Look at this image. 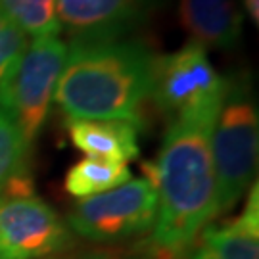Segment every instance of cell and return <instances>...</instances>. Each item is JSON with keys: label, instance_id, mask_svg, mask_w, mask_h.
I'll list each match as a JSON object with an SVG mask.
<instances>
[{"label": "cell", "instance_id": "obj_1", "mask_svg": "<svg viewBox=\"0 0 259 259\" xmlns=\"http://www.w3.org/2000/svg\"><path fill=\"white\" fill-rule=\"evenodd\" d=\"M219 111L171 121L157 159L142 165L157 192V215L148 244L161 257H185L198 234L217 217L211 135Z\"/></svg>", "mask_w": 259, "mask_h": 259}, {"label": "cell", "instance_id": "obj_2", "mask_svg": "<svg viewBox=\"0 0 259 259\" xmlns=\"http://www.w3.org/2000/svg\"><path fill=\"white\" fill-rule=\"evenodd\" d=\"M156 56L137 40H93L67 47L56 84V104L71 121L121 119L140 123L152 93Z\"/></svg>", "mask_w": 259, "mask_h": 259}, {"label": "cell", "instance_id": "obj_3", "mask_svg": "<svg viewBox=\"0 0 259 259\" xmlns=\"http://www.w3.org/2000/svg\"><path fill=\"white\" fill-rule=\"evenodd\" d=\"M259 117L246 79H227L225 98L211 135L217 215L229 211L248 190L257 165Z\"/></svg>", "mask_w": 259, "mask_h": 259}, {"label": "cell", "instance_id": "obj_4", "mask_svg": "<svg viewBox=\"0 0 259 259\" xmlns=\"http://www.w3.org/2000/svg\"><path fill=\"white\" fill-rule=\"evenodd\" d=\"M225 89L227 79L217 73L205 48L194 40L154 60L150 96L171 121L190 113L221 110Z\"/></svg>", "mask_w": 259, "mask_h": 259}, {"label": "cell", "instance_id": "obj_5", "mask_svg": "<svg viewBox=\"0 0 259 259\" xmlns=\"http://www.w3.org/2000/svg\"><path fill=\"white\" fill-rule=\"evenodd\" d=\"M156 215L157 192L142 177L102 194L83 198L69 215V225L87 240L115 242L150 231Z\"/></svg>", "mask_w": 259, "mask_h": 259}, {"label": "cell", "instance_id": "obj_6", "mask_svg": "<svg viewBox=\"0 0 259 259\" xmlns=\"http://www.w3.org/2000/svg\"><path fill=\"white\" fill-rule=\"evenodd\" d=\"M65 56L67 45L60 37L33 38L10 84L6 106L29 146L48 117Z\"/></svg>", "mask_w": 259, "mask_h": 259}, {"label": "cell", "instance_id": "obj_7", "mask_svg": "<svg viewBox=\"0 0 259 259\" xmlns=\"http://www.w3.org/2000/svg\"><path fill=\"white\" fill-rule=\"evenodd\" d=\"M69 242L65 223L47 202L0 192V259H45Z\"/></svg>", "mask_w": 259, "mask_h": 259}, {"label": "cell", "instance_id": "obj_8", "mask_svg": "<svg viewBox=\"0 0 259 259\" xmlns=\"http://www.w3.org/2000/svg\"><path fill=\"white\" fill-rule=\"evenodd\" d=\"M157 0H56L60 31L73 42L117 40L148 16Z\"/></svg>", "mask_w": 259, "mask_h": 259}, {"label": "cell", "instance_id": "obj_9", "mask_svg": "<svg viewBox=\"0 0 259 259\" xmlns=\"http://www.w3.org/2000/svg\"><path fill=\"white\" fill-rule=\"evenodd\" d=\"M192 248V259H259L257 185L251 188L238 219L205 227Z\"/></svg>", "mask_w": 259, "mask_h": 259}, {"label": "cell", "instance_id": "obj_10", "mask_svg": "<svg viewBox=\"0 0 259 259\" xmlns=\"http://www.w3.org/2000/svg\"><path fill=\"white\" fill-rule=\"evenodd\" d=\"M179 19L204 48L236 47L244 23L234 0H179Z\"/></svg>", "mask_w": 259, "mask_h": 259}, {"label": "cell", "instance_id": "obj_11", "mask_svg": "<svg viewBox=\"0 0 259 259\" xmlns=\"http://www.w3.org/2000/svg\"><path fill=\"white\" fill-rule=\"evenodd\" d=\"M75 148L89 157L129 163L139 157V125L121 119H77L69 123Z\"/></svg>", "mask_w": 259, "mask_h": 259}, {"label": "cell", "instance_id": "obj_12", "mask_svg": "<svg viewBox=\"0 0 259 259\" xmlns=\"http://www.w3.org/2000/svg\"><path fill=\"white\" fill-rule=\"evenodd\" d=\"M131 179L133 175L127 163L100 159V157H84L67 171L65 190L73 198L83 200V198L108 192Z\"/></svg>", "mask_w": 259, "mask_h": 259}, {"label": "cell", "instance_id": "obj_13", "mask_svg": "<svg viewBox=\"0 0 259 259\" xmlns=\"http://www.w3.org/2000/svg\"><path fill=\"white\" fill-rule=\"evenodd\" d=\"M0 4L25 35L38 38L58 37L62 33L56 0H0Z\"/></svg>", "mask_w": 259, "mask_h": 259}, {"label": "cell", "instance_id": "obj_14", "mask_svg": "<svg viewBox=\"0 0 259 259\" xmlns=\"http://www.w3.org/2000/svg\"><path fill=\"white\" fill-rule=\"evenodd\" d=\"M27 50V35L16 25L0 4V102L6 106L10 84ZM8 110V106H6Z\"/></svg>", "mask_w": 259, "mask_h": 259}, {"label": "cell", "instance_id": "obj_15", "mask_svg": "<svg viewBox=\"0 0 259 259\" xmlns=\"http://www.w3.org/2000/svg\"><path fill=\"white\" fill-rule=\"evenodd\" d=\"M29 146L19 127L16 125L10 111L0 115V190L8 185L16 175L27 171L25 159Z\"/></svg>", "mask_w": 259, "mask_h": 259}, {"label": "cell", "instance_id": "obj_16", "mask_svg": "<svg viewBox=\"0 0 259 259\" xmlns=\"http://www.w3.org/2000/svg\"><path fill=\"white\" fill-rule=\"evenodd\" d=\"M244 8L248 12V16L253 19V23H259V0H244Z\"/></svg>", "mask_w": 259, "mask_h": 259}, {"label": "cell", "instance_id": "obj_17", "mask_svg": "<svg viewBox=\"0 0 259 259\" xmlns=\"http://www.w3.org/2000/svg\"><path fill=\"white\" fill-rule=\"evenodd\" d=\"M54 259H104L100 253H84V255H67V257H54Z\"/></svg>", "mask_w": 259, "mask_h": 259}, {"label": "cell", "instance_id": "obj_18", "mask_svg": "<svg viewBox=\"0 0 259 259\" xmlns=\"http://www.w3.org/2000/svg\"><path fill=\"white\" fill-rule=\"evenodd\" d=\"M6 111H8V110H6V106L0 102V115H2V113H6Z\"/></svg>", "mask_w": 259, "mask_h": 259}]
</instances>
